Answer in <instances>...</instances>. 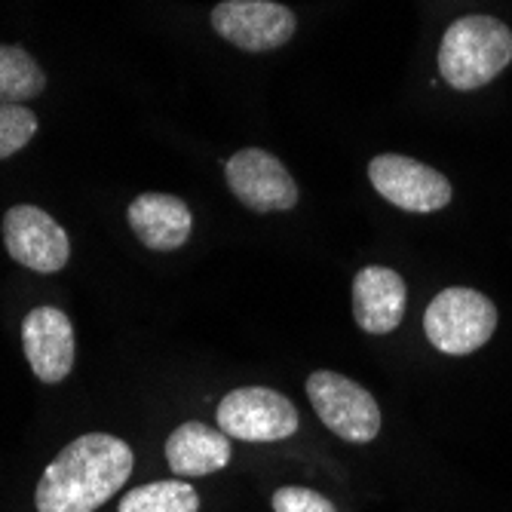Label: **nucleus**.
Masks as SVG:
<instances>
[{
	"label": "nucleus",
	"mask_w": 512,
	"mask_h": 512,
	"mask_svg": "<svg viewBox=\"0 0 512 512\" xmlns=\"http://www.w3.org/2000/svg\"><path fill=\"white\" fill-rule=\"evenodd\" d=\"M218 430L243 442H279L298 430V411L276 390L240 387L218 402Z\"/></svg>",
	"instance_id": "obj_5"
},
{
	"label": "nucleus",
	"mask_w": 512,
	"mask_h": 512,
	"mask_svg": "<svg viewBox=\"0 0 512 512\" xmlns=\"http://www.w3.org/2000/svg\"><path fill=\"white\" fill-rule=\"evenodd\" d=\"M405 279L390 267H362L353 279V316L368 335L399 329L405 316Z\"/></svg>",
	"instance_id": "obj_11"
},
{
	"label": "nucleus",
	"mask_w": 512,
	"mask_h": 512,
	"mask_svg": "<svg viewBox=\"0 0 512 512\" xmlns=\"http://www.w3.org/2000/svg\"><path fill=\"white\" fill-rule=\"evenodd\" d=\"M166 460L169 470L181 479L218 473L230 463V436L200 421L181 424L178 430H172L166 442Z\"/></svg>",
	"instance_id": "obj_13"
},
{
	"label": "nucleus",
	"mask_w": 512,
	"mask_h": 512,
	"mask_svg": "<svg viewBox=\"0 0 512 512\" xmlns=\"http://www.w3.org/2000/svg\"><path fill=\"white\" fill-rule=\"evenodd\" d=\"M224 175L234 197L255 212H289L298 203V184L289 169L261 148L237 151Z\"/></svg>",
	"instance_id": "obj_8"
},
{
	"label": "nucleus",
	"mask_w": 512,
	"mask_h": 512,
	"mask_svg": "<svg viewBox=\"0 0 512 512\" xmlns=\"http://www.w3.org/2000/svg\"><path fill=\"white\" fill-rule=\"evenodd\" d=\"M132 476V448L108 433H86L62 448L37 482V512H96Z\"/></svg>",
	"instance_id": "obj_1"
},
{
	"label": "nucleus",
	"mask_w": 512,
	"mask_h": 512,
	"mask_svg": "<svg viewBox=\"0 0 512 512\" xmlns=\"http://www.w3.org/2000/svg\"><path fill=\"white\" fill-rule=\"evenodd\" d=\"M129 227L132 234L154 252H172L188 243L194 215L188 203L172 194H142L129 206Z\"/></svg>",
	"instance_id": "obj_12"
},
{
	"label": "nucleus",
	"mask_w": 512,
	"mask_h": 512,
	"mask_svg": "<svg viewBox=\"0 0 512 512\" xmlns=\"http://www.w3.org/2000/svg\"><path fill=\"white\" fill-rule=\"evenodd\" d=\"M46 86L43 68L22 46L0 43V105H25Z\"/></svg>",
	"instance_id": "obj_14"
},
{
	"label": "nucleus",
	"mask_w": 512,
	"mask_h": 512,
	"mask_svg": "<svg viewBox=\"0 0 512 512\" xmlns=\"http://www.w3.org/2000/svg\"><path fill=\"white\" fill-rule=\"evenodd\" d=\"M31 371L43 384H59L74 368V329L59 307H34L22 325Z\"/></svg>",
	"instance_id": "obj_10"
},
{
	"label": "nucleus",
	"mask_w": 512,
	"mask_h": 512,
	"mask_svg": "<svg viewBox=\"0 0 512 512\" xmlns=\"http://www.w3.org/2000/svg\"><path fill=\"white\" fill-rule=\"evenodd\" d=\"M497 329V307L476 289L451 286L439 292L427 313L424 332L439 353L467 356L491 341Z\"/></svg>",
	"instance_id": "obj_3"
},
{
	"label": "nucleus",
	"mask_w": 512,
	"mask_h": 512,
	"mask_svg": "<svg viewBox=\"0 0 512 512\" xmlns=\"http://www.w3.org/2000/svg\"><path fill=\"white\" fill-rule=\"evenodd\" d=\"M273 512H338L329 497H322L310 488H279L273 494Z\"/></svg>",
	"instance_id": "obj_17"
},
{
	"label": "nucleus",
	"mask_w": 512,
	"mask_h": 512,
	"mask_svg": "<svg viewBox=\"0 0 512 512\" xmlns=\"http://www.w3.org/2000/svg\"><path fill=\"white\" fill-rule=\"evenodd\" d=\"M368 178L375 191L405 212H439L451 203V181L421 163L402 154H381L368 163Z\"/></svg>",
	"instance_id": "obj_6"
},
{
	"label": "nucleus",
	"mask_w": 512,
	"mask_h": 512,
	"mask_svg": "<svg viewBox=\"0 0 512 512\" xmlns=\"http://www.w3.org/2000/svg\"><path fill=\"white\" fill-rule=\"evenodd\" d=\"M4 243L16 264L56 273L71 258V243L62 224L37 206H13L4 218Z\"/></svg>",
	"instance_id": "obj_9"
},
{
	"label": "nucleus",
	"mask_w": 512,
	"mask_h": 512,
	"mask_svg": "<svg viewBox=\"0 0 512 512\" xmlns=\"http://www.w3.org/2000/svg\"><path fill=\"white\" fill-rule=\"evenodd\" d=\"M212 28L246 53H270L292 40L298 19L273 0H224L212 10Z\"/></svg>",
	"instance_id": "obj_7"
},
{
	"label": "nucleus",
	"mask_w": 512,
	"mask_h": 512,
	"mask_svg": "<svg viewBox=\"0 0 512 512\" xmlns=\"http://www.w3.org/2000/svg\"><path fill=\"white\" fill-rule=\"evenodd\" d=\"M307 396L319 421L344 442L365 445L381 433V408L375 396L338 371H313L307 378Z\"/></svg>",
	"instance_id": "obj_4"
},
{
	"label": "nucleus",
	"mask_w": 512,
	"mask_h": 512,
	"mask_svg": "<svg viewBox=\"0 0 512 512\" xmlns=\"http://www.w3.org/2000/svg\"><path fill=\"white\" fill-rule=\"evenodd\" d=\"M37 132V117L25 105H0V160L19 154Z\"/></svg>",
	"instance_id": "obj_16"
},
{
	"label": "nucleus",
	"mask_w": 512,
	"mask_h": 512,
	"mask_svg": "<svg viewBox=\"0 0 512 512\" xmlns=\"http://www.w3.org/2000/svg\"><path fill=\"white\" fill-rule=\"evenodd\" d=\"M197 509H200V497L194 485L181 479L142 485L120 500V512H197Z\"/></svg>",
	"instance_id": "obj_15"
},
{
	"label": "nucleus",
	"mask_w": 512,
	"mask_h": 512,
	"mask_svg": "<svg viewBox=\"0 0 512 512\" xmlns=\"http://www.w3.org/2000/svg\"><path fill=\"white\" fill-rule=\"evenodd\" d=\"M509 62L512 31L494 16H463L439 43V74L460 92L488 86Z\"/></svg>",
	"instance_id": "obj_2"
}]
</instances>
